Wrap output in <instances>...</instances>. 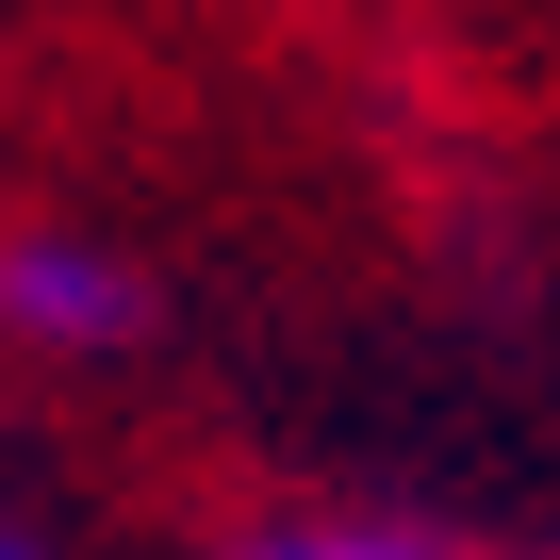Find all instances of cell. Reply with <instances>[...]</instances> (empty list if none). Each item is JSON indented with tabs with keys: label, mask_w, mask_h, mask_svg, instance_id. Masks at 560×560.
Instances as JSON below:
<instances>
[{
	"label": "cell",
	"mask_w": 560,
	"mask_h": 560,
	"mask_svg": "<svg viewBox=\"0 0 560 560\" xmlns=\"http://www.w3.org/2000/svg\"><path fill=\"white\" fill-rule=\"evenodd\" d=\"M231 560H445V544H396V527H264Z\"/></svg>",
	"instance_id": "2"
},
{
	"label": "cell",
	"mask_w": 560,
	"mask_h": 560,
	"mask_svg": "<svg viewBox=\"0 0 560 560\" xmlns=\"http://www.w3.org/2000/svg\"><path fill=\"white\" fill-rule=\"evenodd\" d=\"M0 330H34V347L100 363V347L149 330V280H132L100 231H18V247H0Z\"/></svg>",
	"instance_id": "1"
},
{
	"label": "cell",
	"mask_w": 560,
	"mask_h": 560,
	"mask_svg": "<svg viewBox=\"0 0 560 560\" xmlns=\"http://www.w3.org/2000/svg\"><path fill=\"white\" fill-rule=\"evenodd\" d=\"M0 560H50V544H34V527H18V511H0Z\"/></svg>",
	"instance_id": "3"
}]
</instances>
